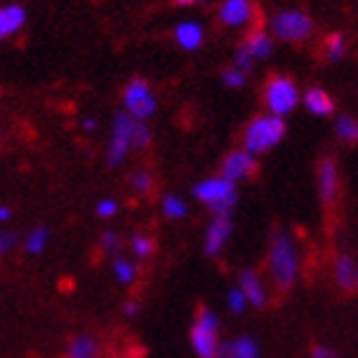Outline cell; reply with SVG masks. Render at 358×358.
<instances>
[{
	"label": "cell",
	"mask_w": 358,
	"mask_h": 358,
	"mask_svg": "<svg viewBox=\"0 0 358 358\" xmlns=\"http://www.w3.org/2000/svg\"><path fill=\"white\" fill-rule=\"evenodd\" d=\"M118 246H120V241H118L115 233H103V248L105 251H118Z\"/></svg>",
	"instance_id": "31"
},
{
	"label": "cell",
	"mask_w": 358,
	"mask_h": 358,
	"mask_svg": "<svg viewBox=\"0 0 358 358\" xmlns=\"http://www.w3.org/2000/svg\"><path fill=\"white\" fill-rule=\"evenodd\" d=\"M215 358H236V343H220V351Z\"/></svg>",
	"instance_id": "33"
},
{
	"label": "cell",
	"mask_w": 358,
	"mask_h": 358,
	"mask_svg": "<svg viewBox=\"0 0 358 358\" xmlns=\"http://www.w3.org/2000/svg\"><path fill=\"white\" fill-rule=\"evenodd\" d=\"M243 44L248 46V52L254 54V57H259V59H264V57H268L271 54V41H268V36L264 34V29H251L246 34V38H243Z\"/></svg>",
	"instance_id": "16"
},
{
	"label": "cell",
	"mask_w": 358,
	"mask_h": 358,
	"mask_svg": "<svg viewBox=\"0 0 358 358\" xmlns=\"http://www.w3.org/2000/svg\"><path fill=\"white\" fill-rule=\"evenodd\" d=\"M113 213H115V202L113 200H103L97 205V215L100 217H108V215H113Z\"/></svg>",
	"instance_id": "32"
},
{
	"label": "cell",
	"mask_w": 358,
	"mask_h": 358,
	"mask_svg": "<svg viewBox=\"0 0 358 358\" xmlns=\"http://www.w3.org/2000/svg\"><path fill=\"white\" fill-rule=\"evenodd\" d=\"M246 302H248V297L243 294V289H233L231 294H228V305H231V310H233L236 315L243 313V307H246Z\"/></svg>",
	"instance_id": "29"
},
{
	"label": "cell",
	"mask_w": 358,
	"mask_h": 358,
	"mask_svg": "<svg viewBox=\"0 0 358 358\" xmlns=\"http://www.w3.org/2000/svg\"><path fill=\"white\" fill-rule=\"evenodd\" d=\"M194 197L202 202H208L215 215H228L231 208L236 205V187L231 179H208L194 187Z\"/></svg>",
	"instance_id": "3"
},
{
	"label": "cell",
	"mask_w": 358,
	"mask_h": 358,
	"mask_svg": "<svg viewBox=\"0 0 358 358\" xmlns=\"http://www.w3.org/2000/svg\"><path fill=\"white\" fill-rule=\"evenodd\" d=\"M115 276H118L123 284H131L134 282V276H136L134 264L126 262V259H118V262H115Z\"/></svg>",
	"instance_id": "24"
},
{
	"label": "cell",
	"mask_w": 358,
	"mask_h": 358,
	"mask_svg": "<svg viewBox=\"0 0 358 358\" xmlns=\"http://www.w3.org/2000/svg\"><path fill=\"white\" fill-rule=\"evenodd\" d=\"M46 238H49V231H46V228H36V231L26 238V251H29V254H38V251L44 248Z\"/></svg>",
	"instance_id": "22"
},
{
	"label": "cell",
	"mask_w": 358,
	"mask_h": 358,
	"mask_svg": "<svg viewBox=\"0 0 358 358\" xmlns=\"http://www.w3.org/2000/svg\"><path fill=\"white\" fill-rule=\"evenodd\" d=\"M241 289H243V294L248 297V302H251V305L262 307L264 302H266V294H264L262 282H259L256 271H251V268L241 271Z\"/></svg>",
	"instance_id": "13"
},
{
	"label": "cell",
	"mask_w": 358,
	"mask_h": 358,
	"mask_svg": "<svg viewBox=\"0 0 358 358\" xmlns=\"http://www.w3.org/2000/svg\"><path fill=\"white\" fill-rule=\"evenodd\" d=\"M136 310H138V305H136V302H128V305H126V315H136Z\"/></svg>",
	"instance_id": "36"
},
{
	"label": "cell",
	"mask_w": 358,
	"mask_h": 358,
	"mask_svg": "<svg viewBox=\"0 0 358 358\" xmlns=\"http://www.w3.org/2000/svg\"><path fill=\"white\" fill-rule=\"evenodd\" d=\"M256 172H259V166H256V159L251 157V151H233L223 164V177L231 179V182L243 177H254Z\"/></svg>",
	"instance_id": "8"
},
{
	"label": "cell",
	"mask_w": 358,
	"mask_h": 358,
	"mask_svg": "<svg viewBox=\"0 0 358 358\" xmlns=\"http://www.w3.org/2000/svg\"><path fill=\"white\" fill-rule=\"evenodd\" d=\"M177 41L179 46L192 52V49H197L202 44V29L197 23H182V26H177Z\"/></svg>",
	"instance_id": "17"
},
{
	"label": "cell",
	"mask_w": 358,
	"mask_h": 358,
	"mask_svg": "<svg viewBox=\"0 0 358 358\" xmlns=\"http://www.w3.org/2000/svg\"><path fill=\"white\" fill-rule=\"evenodd\" d=\"M192 348L197 351L200 358H215L220 351L217 343V317L210 310L200 307L197 310V320L192 325Z\"/></svg>",
	"instance_id": "4"
},
{
	"label": "cell",
	"mask_w": 358,
	"mask_h": 358,
	"mask_svg": "<svg viewBox=\"0 0 358 358\" xmlns=\"http://www.w3.org/2000/svg\"><path fill=\"white\" fill-rule=\"evenodd\" d=\"M336 279L345 292H356L358 289V266H356V262H353L351 256L341 254L336 259Z\"/></svg>",
	"instance_id": "12"
},
{
	"label": "cell",
	"mask_w": 358,
	"mask_h": 358,
	"mask_svg": "<svg viewBox=\"0 0 358 358\" xmlns=\"http://www.w3.org/2000/svg\"><path fill=\"white\" fill-rule=\"evenodd\" d=\"M131 185L136 187V192H141V194H149L151 189H154V182H151V174L146 172H138L134 179H131Z\"/></svg>",
	"instance_id": "28"
},
{
	"label": "cell",
	"mask_w": 358,
	"mask_h": 358,
	"mask_svg": "<svg viewBox=\"0 0 358 358\" xmlns=\"http://www.w3.org/2000/svg\"><path fill=\"white\" fill-rule=\"evenodd\" d=\"M317 177H320V197L325 202V208H330L338 200V169L333 164V159H322L317 166Z\"/></svg>",
	"instance_id": "9"
},
{
	"label": "cell",
	"mask_w": 358,
	"mask_h": 358,
	"mask_svg": "<svg viewBox=\"0 0 358 358\" xmlns=\"http://www.w3.org/2000/svg\"><path fill=\"white\" fill-rule=\"evenodd\" d=\"M338 136L343 138V141H356L358 138V123L353 118H341L336 126Z\"/></svg>",
	"instance_id": "21"
},
{
	"label": "cell",
	"mask_w": 358,
	"mask_h": 358,
	"mask_svg": "<svg viewBox=\"0 0 358 358\" xmlns=\"http://www.w3.org/2000/svg\"><path fill=\"white\" fill-rule=\"evenodd\" d=\"M284 134H287V126H284V120L279 115L259 118L246 128L243 143H246V149L251 154H262V151H268L271 146H276V143L282 141Z\"/></svg>",
	"instance_id": "2"
},
{
	"label": "cell",
	"mask_w": 358,
	"mask_h": 358,
	"mask_svg": "<svg viewBox=\"0 0 358 358\" xmlns=\"http://www.w3.org/2000/svg\"><path fill=\"white\" fill-rule=\"evenodd\" d=\"M231 236V217L228 215H215V220L208 228V241H205V254L215 256L223 248L225 238Z\"/></svg>",
	"instance_id": "11"
},
{
	"label": "cell",
	"mask_w": 358,
	"mask_h": 358,
	"mask_svg": "<svg viewBox=\"0 0 358 358\" xmlns=\"http://www.w3.org/2000/svg\"><path fill=\"white\" fill-rule=\"evenodd\" d=\"M236 358H259V345L251 338H238L236 341Z\"/></svg>",
	"instance_id": "23"
},
{
	"label": "cell",
	"mask_w": 358,
	"mask_h": 358,
	"mask_svg": "<svg viewBox=\"0 0 358 358\" xmlns=\"http://www.w3.org/2000/svg\"><path fill=\"white\" fill-rule=\"evenodd\" d=\"M254 8L248 0H225L220 6V18H223L225 26H241L254 18Z\"/></svg>",
	"instance_id": "10"
},
{
	"label": "cell",
	"mask_w": 358,
	"mask_h": 358,
	"mask_svg": "<svg viewBox=\"0 0 358 358\" xmlns=\"http://www.w3.org/2000/svg\"><path fill=\"white\" fill-rule=\"evenodd\" d=\"M192 3H200V0H174V6H192Z\"/></svg>",
	"instance_id": "37"
},
{
	"label": "cell",
	"mask_w": 358,
	"mask_h": 358,
	"mask_svg": "<svg viewBox=\"0 0 358 358\" xmlns=\"http://www.w3.org/2000/svg\"><path fill=\"white\" fill-rule=\"evenodd\" d=\"M305 103L315 115H330L333 108H336V105H333V97H330L325 90H317V87H313L310 92H307Z\"/></svg>",
	"instance_id": "15"
},
{
	"label": "cell",
	"mask_w": 358,
	"mask_h": 358,
	"mask_svg": "<svg viewBox=\"0 0 358 358\" xmlns=\"http://www.w3.org/2000/svg\"><path fill=\"white\" fill-rule=\"evenodd\" d=\"M97 356V343L92 338H77L69 343L67 358H95Z\"/></svg>",
	"instance_id": "19"
},
{
	"label": "cell",
	"mask_w": 358,
	"mask_h": 358,
	"mask_svg": "<svg viewBox=\"0 0 358 358\" xmlns=\"http://www.w3.org/2000/svg\"><path fill=\"white\" fill-rule=\"evenodd\" d=\"M23 18H26V10L21 6H6L0 10V36H10L21 29Z\"/></svg>",
	"instance_id": "14"
},
{
	"label": "cell",
	"mask_w": 358,
	"mask_h": 358,
	"mask_svg": "<svg viewBox=\"0 0 358 358\" xmlns=\"http://www.w3.org/2000/svg\"><path fill=\"white\" fill-rule=\"evenodd\" d=\"M345 52V38L343 34H330L325 38V57L328 59H338V57H343Z\"/></svg>",
	"instance_id": "20"
},
{
	"label": "cell",
	"mask_w": 358,
	"mask_h": 358,
	"mask_svg": "<svg viewBox=\"0 0 358 358\" xmlns=\"http://www.w3.org/2000/svg\"><path fill=\"white\" fill-rule=\"evenodd\" d=\"M274 34L284 41H305L313 34V18L302 10H284L274 18Z\"/></svg>",
	"instance_id": "6"
},
{
	"label": "cell",
	"mask_w": 358,
	"mask_h": 358,
	"mask_svg": "<svg viewBox=\"0 0 358 358\" xmlns=\"http://www.w3.org/2000/svg\"><path fill=\"white\" fill-rule=\"evenodd\" d=\"M313 358H338V356L330 351V348H325V345H315V348H313Z\"/></svg>",
	"instance_id": "34"
},
{
	"label": "cell",
	"mask_w": 358,
	"mask_h": 358,
	"mask_svg": "<svg viewBox=\"0 0 358 358\" xmlns=\"http://www.w3.org/2000/svg\"><path fill=\"white\" fill-rule=\"evenodd\" d=\"M164 213L169 217H182L187 213V208H185V202L179 200V197H174V194H169L164 200Z\"/></svg>",
	"instance_id": "25"
},
{
	"label": "cell",
	"mask_w": 358,
	"mask_h": 358,
	"mask_svg": "<svg viewBox=\"0 0 358 358\" xmlns=\"http://www.w3.org/2000/svg\"><path fill=\"white\" fill-rule=\"evenodd\" d=\"M134 251H136V256H149L151 251H154V241L149 238V236H143V233H138L134 238Z\"/></svg>",
	"instance_id": "26"
},
{
	"label": "cell",
	"mask_w": 358,
	"mask_h": 358,
	"mask_svg": "<svg viewBox=\"0 0 358 358\" xmlns=\"http://www.w3.org/2000/svg\"><path fill=\"white\" fill-rule=\"evenodd\" d=\"M136 118H128V115H118L115 118V128H113V143L108 149V162L110 164H118L120 159L126 157L128 146H134V136H136Z\"/></svg>",
	"instance_id": "7"
},
{
	"label": "cell",
	"mask_w": 358,
	"mask_h": 358,
	"mask_svg": "<svg viewBox=\"0 0 358 358\" xmlns=\"http://www.w3.org/2000/svg\"><path fill=\"white\" fill-rule=\"evenodd\" d=\"M297 251L292 246L289 236L276 228L271 233V246H268V271L271 279L279 287V292H287L297 279Z\"/></svg>",
	"instance_id": "1"
},
{
	"label": "cell",
	"mask_w": 358,
	"mask_h": 358,
	"mask_svg": "<svg viewBox=\"0 0 358 358\" xmlns=\"http://www.w3.org/2000/svg\"><path fill=\"white\" fill-rule=\"evenodd\" d=\"M149 97H151L149 85L143 83V80H134V83L126 87V105H128V110H136V108L146 103Z\"/></svg>",
	"instance_id": "18"
},
{
	"label": "cell",
	"mask_w": 358,
	"mask_h": 358,
	"mask_svg": "<svg viewBox=\"0 0 358 358\" xmlns=\"http://www.w3.org/2000/svg\"><path fill=\"white\" fill-rule=\"evenodd\" d=\"M243 80H246V77H243V72H241V69H225V72H223V83L231 85V87H241V85H243Z\"/></svg>",
	"instance_id": "30"
},
{
	"label": "cell",
	"mask_w": 358,
	"mask_h": 358,
	"mask_svg": "<svg viewBox=\"0 0 358 358\" xmlns=\"http://www.w3.org/2000/svg\"><path fill=\"white\" fill-rule=\"evenodd\" d=\"M13 241H15L13 233H6V236H3V243H0V248H3V251H8V248L13 246Z\"/></svg>",
	"instance_id": "35"
},
{
	"label": "cell",
	"mask_w": 358,
	"mask_h": 358,
	"mask_svg": "<svg viewBox=\"0 0 358 358\" xmlns=\"http://www.w3.org/2000/svg\"><path fill=\"white\" fill-rule=\"evenodd\" d=\"M297 85L292 83L289 77L271 75L264 85V100L274 115H287L297 105Z\"/></svg>",
	"instance_id": "5"
},
{
	"label": "cell",
	"mask_w": 358,
	"mask_h": 358,
	"mask_svg": "<svg viewBox=\"0 0 358 358\" xmlns=\"http://www.w3.org/2000/svg\"><path fill=\"white\" fill-rule=\"evenodd\" d=\"M251 64H254V54L248 52V46L241 41L238 46V57H236V69H241V72H246V69H251Z\"/></svg>",
	"instance_id": "27"
}]
</instances>
